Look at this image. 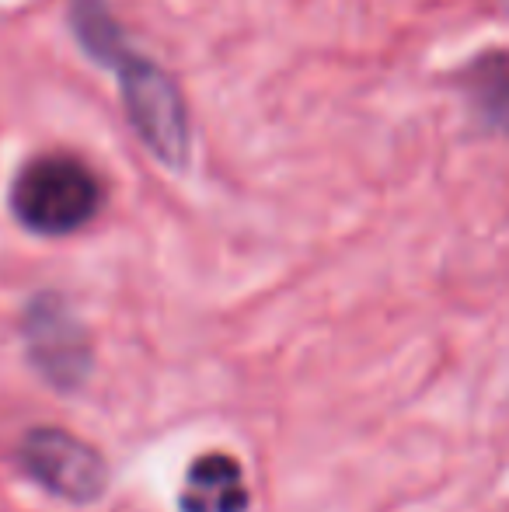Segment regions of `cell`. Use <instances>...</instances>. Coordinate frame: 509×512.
<instances>
[{"label":"cell","instance_id":"cell-1","mask_svg":"<svg viewBox=\"0 0 509 512\" xmlns=\"http://www.w3.org/2000/svg\"><path fill=\"white\" fill-rule=\"evenodd\" d=\"M102 182L70 154L35 157L11 189V209L32 234L63 237L91 223L102 209Z\"/></svg>","mask_w":509,"mask_h":512},{"label":"cell","instance_id":"cell-2","mask_svg":"<svg viewBox=\"0 0 509 512\" xmlns=\"http://www.w3.org/2000/svg\"><path fill=\"white\" fill-rule=\"evenodd\" d=\"M105 67L116 70L126 115L133 122L136 136L147 143V150L157 161L171 164V168H182L189 161L192 136H189V108H185L178 84L157 63L133 56L126 46H119L105 60Z\"/></svg>","mask_w":509,"mask_h":512},{"label":"cell","instance_id":"cell-3","mask_svg":"<svg viewBox=\"0 0 509 512\" xmlns=\"http://www.w3.org/2000/svg\"><path fill=\"white\" fill-rule=\"evenodd\" d=\"M18 467L49 495L74 506L98 502L109 488V464L91 443L67 429L39 425L18 443Z\"/></svg>","mask_w":509,"mask_h":512},{"label":"cell","instance_id":"cell-4","mask_svg":"<svg viewBox=\"0 0 509 512\" xmlns=\"http://www.w3.org/2000/svg\"><path fill=\"white\" fill-rule=\"evenodd\" d=\"M25 345L32 366L60 391H77L91 370V342L74 310L53 293L35 297L25 310Z\"/></svg>","mask_w":509,"mask_h":512},{"label":"cell","instance_id":"cell-5","mask_svg":"<svg viewBox=\"0 0 509 512\" xmlns=\"http://www.w3.org/2000/svg\"><path fill=\"white\" fill-rule=\"evenodd\" d=\"M252 492L245 485V471L231 453H203L189 464L178 492L182 512H248Z\"/></svg>","mask_w":509,"mask_h":512},{"label":"cell","instance_id":"cell-6","mask_svg":"<svg viewBox=\"0 0 509 512\" xmlns=\"http://www.w3.org/2000/svg\"><path fill=\"white\" fill-rule=\"evenodd\" d=\"M471 105L485 126L509 133V53H489L468 70Z\"/></svg>","mask_w":509,"mask_h":512}]
</instances>
